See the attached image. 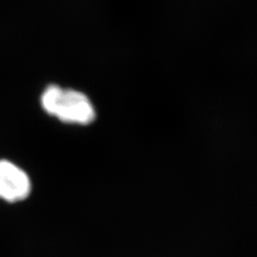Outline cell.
I'll return each mask as SVG.
<instances>
[{"instance_id":"cell-1","label":"cell","mask_w":257,"mask_h":257,"mask_svg":"<svg viewBox=\"0 0 257 257\" xmlns=\"http://www.w3.org/2000/svg\"><path fill=\"white\" fill-rule=\"evenodd\" d=\"M41 104L47 114L62 122L87 125L95 119V109L90 99L74 89L48 86L42 93Z\"/></svg>"},{"instance_id":"cell-2","label":"cell","mask_w":257,"mask_h":257,"mask_svg":"<svg viewBox=\"0 0 257 257\" xmlns=\"http://www.w3.org/2000/svg\"><path fill=\"white\" fill-rule=\"evenodd\" d=\"M31 190L29 177L19 166L0 161V198L9 203L26 199Z\"/></svg>"}]
</instances>
